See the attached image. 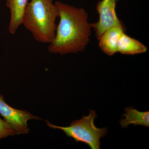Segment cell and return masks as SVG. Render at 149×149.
I'll return each instance as SVG.
<instances>
[{"mask_svg": "<svg viewBox=\"0 0 149 149\" xmlns=\"http://www.w3.org/2000/svg\"><path fill=\"white\" fill-rule=\"evenodd\" d=\"M60 20L53 40L49 44L51 53L65 55L83 52L90 41L91 23L83 8L75 7L61 2L55 3Z\"/></svg>", "mask_w": 149, "mask_h": 149, "instance_id": "1", "label": "cell"}, {"mask_svg": "<svg viewBox=\"0 0 149 149\" xmlns=\"http://www.w3.org/2000/svg\"><path fill=\"white\" fill-rule=\"evenodd\" d=\"M0 115L5 121L15 131L16 134H26L29 133L27 121L30 119L40 118L25 111L15 109L6 103L4 97L0 95Z\"/></svg>", "mask_w": 149, "mask_h": 149, "instance_id": "4", "label": "cell"}, {"mask_svg": "<svg viewBox=\"0 0 149 149\" xmlns=\"http://www.w3.org/2000/svg\"><path fill=\"white\" fill-rule=\"evenodd\" d=\"M28 0H6V6L10 11L9 32L14 35L22 24Z\"/></svg>", "mask_w": 149, "mask_h": 149, "instance_id": "7", "label": "cell"}, {"mask_svg": "<svg viewBox=\"0 0 149 149\" xmlns=\"http://www.w3.org/2000/svg\"><path fill=\"white\" fill-rule=\"evenodd\" d=\"M97 117L95 111L91 110L88 116L73 120L67 127L54 125L47 120L46 122L48 127L62 130L68 137L72 138L76 142L86 144L92 149H99L100 140L107 135V128L96 127L95 120Z\"/></svg>", "mask_w": 149, "mask_h": 149, "instance_id": "3", "label": "cell"}, {"mask_svg": "<svg viewBox=\"0 0 149 149\" xmlns=\"http://www.w3.org/2000/svg\"><path fill=\"white\" fill-rule=\"evenodd\" d=\"M146 46L138 40L130 37L123 32L117 45V52L123 55H134L147 52Z\"/></svg>", "mask_w": 149, "mask_h": 149, "instance_id": "8", "label": "cell"}, {"mask_svg": "<svg viewBox=\"0 0 149 149\" xmlns=\"http://www.w3.org/2000/svg\"><path fill=\"white\" fill-rule=\"evenodd\" d=\"M16 133L4 120L0 118V140L9 136H13Z\"/></svg>", "mask_w": 149, "mask_h": 149, "instance_id": "10", "label": "cell"}, {"mask_svg": "<svg viewBox=\"0 0 149 149\" xmlns=\"http://www.w3.org/2000/svg\"><path fill=\"white\" fill-rule=\"evenodd\" d=\"M58 11L53 0H31L28 2L22 24L37 42L49 44L55 36Z\"/></svg>", "mask_w": 149, "mask_h": 149, "instance_id": "2", "label": "cell"}, {"mask_svg": "<svg viewBox=\"0 0 149 149\" xmlns=\"http://www.w3.org/2000/svg\"><path fill=\"white\" fill-rule=\"evenodd\" d=\"M125 111L123 115L124 118L120 120L122 128H127L130 124L149 127V111H139L133 107L126 108Z\"/></svg>", "mask_w": 149, "mask_h": 149, "instance_id": "9", "label": "cell"}, {"mask_svg": "<svg viewBox=\"0 0 149 149\" xmlns=\"http://www.w3.org/2000/svg\"><path fill=\"white\" fill-rule=\"evenodd\" d=\"M118 1L101 0L98 2L96 9L99 14L98 21L91 24L97 40L107 29L122 22L118 17L116 10Z\"/></svg>", "mask_w": 149, "mask_h": 149, "instance_id": "5", "label": "cell"}, {"mask_svg": "<svg viewBox=\"0 0 149 149\" xmlns=\"http://www.w3.org/2000/svg\"><path fill=\"white\" fill-rule=\"evenodd\" d=\"M124 29L121 22L107 29L98 39L99 47L104 53L112 56L117 53L118 43L121 35L125 32Z\"/></svg>", "mask_w": 149, "mask_h": 149, "instance_id": "6", "label": "cell"}]
</instances>
